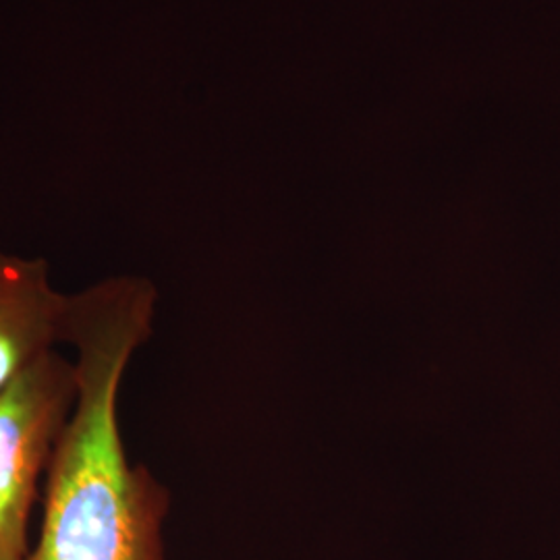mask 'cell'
I'll return each instance as SVG.
<instances>
[{
  "mask_svg": "<svg viewBox=\"0 0 560 560\" xmlns=\"http://www.w3.org/2000/svg\"><path fill=\"white\" fill-rule=\"evenodd\" d=\"M69 312L46 261L0 254V390L65 342Z\"/></svg>",
  "mask_w": 560,
  "mask_h": 560,
  "instance_id": "obj_3",
  "label": "cell"
},
{
  "mask_svg": "<svg viewBox=\"0 0 560 560\" xmlns=\"http://www.w3.org/2000/svg\"><path fill=\"white\" fill-rule=\"evenodd\" d=\"M78 368L57 351L0 390V560H27V521L42 471L78 400Z\"/></svg>",
  "mask_w": 560,
  "mask_h": 560,
  "instance_id": "obj_2",
  "label": "cell"
},
{
  "mask_svg": "<svg viewBox=\"0 0 560 560\" xmlns=\"http://www.w3.org/2000/svg\"><path fill=\"white\" fill-rule=\"evenodd\" d=\"M156 291L117 277L71 295L65 342L78 349V400L46 471L40 538L27 560H166L168 492L131 465L119 390L131 355L152 335Z\"/></svg>",
  "mask_w": 560,
  "mask_h": 560,
  "instance_id": "obj_1",
  "label": "cell"
}]
</instances>
